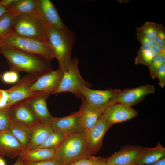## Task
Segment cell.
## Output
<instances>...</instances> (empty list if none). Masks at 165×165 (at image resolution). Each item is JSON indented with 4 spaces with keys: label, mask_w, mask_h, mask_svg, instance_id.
Masks as SVG:
<instances>
[{
    "label": "cell",
    "mask_w": 165,
    "mask_h": 165,
    "mask_svg": "<svg viewBox=\"0 0 165 165\" xmlns=\"http://www.w3.org/2000/svg\"><path fill=\"white\" fill-rule=\"evenodd\" d=\"M0 53L6 58L10 70L18 73L26 72L37 79L53 70L51 62L45 58L9 46L1 44Z\"/></svg>",
    "instance_id": "cell-1"
},
{
    "label": "cell",
    "mask_w": 165,
    "mask_h": 165,
    "mask_svg": "<svg viewBox=\"0 0 165 165\" xmlns=\"http://www.w3.org/2000/svg\"><path fill=\"white\" fill-rule=\"evenodd\" d=\"M75 40V33L68 28L60 29L48 26L45 40L57 60L58 69L62 72L71 63V53Z\"/></svg>",
    "instance_id": "cell-2"
},
{
    "label": "cell",
    "mask_w": 165,
    "mask_h": 165,
    "mask_svg": "<svg viewBox=\"0 0 165 165\" xmlns=\"http://www.w3.org/2000/svg\"><path fill=\"white\" fill-rule=\"evenodd\" d=\"M91 155L82 132L67 136L55 150L53 158L58 165H68Z\"/></svg>",
    "instance_id": "cell-3"
},
{
    "label": "cell",
    "mask_w": 165,
    "mask_h": 165,
    "mask_svg": "<svg viewBox=\"0 0 165 165\" xmlns=\"http://www.w3.org/2000/svg\"><path fill=\"white\" fill-rule=\"evenodd\" d=\"M0 43L42 57L50 62L55 58L51 47L45 40L28 38L9 33L0 37Z\"/></svg>",
    "instance_id": "cell-4"
},
{
    "label": "cell",
    "mask_w": 165,
    "mask_h": 165,
    "mask_svg": "<svg viewBox=\"0 0 165 165\" xmlns=\"http://www.w3.org/2000/svg\"><path fill=\"white\" fill-rule=\"evenodd\" d=\"M48 26L36 16L22 14L17 16L10 33L28 38L45 40Z\"/></svg>",
    "instance_id": "cell-5"
},
{
    "label": "cell",
    "mask_w": 165,
    "mask_h": 165,
    "mask_svg": "<svg viewBox=\"0 0 165 165\" xmlns=\"http://www.w3.org/2000/svg\"><path fill=\"white\" fill-rule=\"evenodd\" d=\"M79 60L72 58L68 68L63 72L62 76L59 86L54 94L70 92L76 97L81 98V91L85 87L90 88L92 86L81 76L78 68Z\"/></svg>",
    "instance_id": "cell-6"
},
{
    "label": "cell",
    "mask_w": 165,
    "mask_h": 165,
    "mask_svg": "<svg viewBox=\"0 0 165 165\" xmlns=\"http://www.w3.org/2000/svg\"><path fill=\"white\" fill-rule=\"evenodd\" d=\"M121 90L109 88L104 90L85 87L81 91L82 97L90 105L102 113L110 105L117 103Z\"/></svg>",
    "instance_id": "cell-7"
},
{
    "label": "cell",
    "mask_w": 165,
    "mask_h": 165,
    "mask_svg": "<svg viewBox=\"0 0 165 165\" xmlns=\"http://www.w3.org/2000/svg\"><path fill=\"white\" fill-rule=\"evenodd\" d=\"M37 79L27 74L19 79L15 85L5 90L7 97V107L20 101L28 98L36 94L30 90V87Z\"/></svg>",
    "instance_id": "cell-8"
},
{
    "label": "cell",
    "mask_w": 165,
    "mask_h": 165,
    "mask_svg": "<svg viewBox=\"0 0 165 165\" xmlns=\"http://www.w3.org/2000/svg\"><path fill=\"white\" fill-rule=\"evenodd\" d=\"M112 125L102 114L94 127L84 133L91 155L97 153L101 148L104 136Z\"/></svg>",
    "instance_id": "cell-9"
},
{
    "label": "cell",
    "mask_w": 165,
    "mask_h": 165,
    "mask_svg": "<svg viewBox=\"0 0 165 165\" xmlns=\"http://www.w3.org/2000/svg\"><path fill=\"white\" fill-rule=\"evenodd\" d=\"M35 16L48 26L60 29L67 28L50 0H38V6Z\"/></svg>",
    "instance_id": "cell-10"
},
{
    "label": "cell",
    "mask_w": 165,
    "mask_h": 165,
    "mask_svg": "<svg viewBox=\"0 0 165 165\" xmlns=\"http://www.w3.org/2000/svg\"><path fill=\"white\" fill-rule=\"evenodd\" d=\"M155 90L154 85L148 84L121 90L117 103L132 107L142 101L146 95L154 93Z\"/></svg>",
    "instance_id": "cell-11"
},
{
    "label": "cell",
    "mask_w": 165,
    "mask_h": 165,
    "mask_svg": "<svg viewBox=\"0 0 165 165\" xmlns=\"http://www.w3.org/2000/svg\"><path fill=\"white\" fill-rule=\"evenodd\" d=\"M11 119L16 122L33 126L39 121L33 112L26 99L13 104L9 108Z\"/></svg>",
    "instance_id": "cell-12"
},
{
    "label": "cell",
    "mask_w": 165,
    "mask_h": 165,
    "mask_svg": "<svg viewBox=\"0 0 165 165\" xmlns=\"http://www.w3.org/2000/svg\"><path fill=\"white\" fill-rule=\"evenodd\" d=\"M50 124L53 130L61 132L67 136L84 131L78 111L65 117H55Z\"/></svg>",
    "instance_id": "cell-13"
},
{
    "label": "cell",
    "mask_w": 165,
    "mask_h": 165,
    "mask_svg": "<svg viewBox=\"0 0 165 165\" xmlns=\"http://www.w3.org/2000/svg\"><path fill=\"white\" fill-rule=\"evenodd\" d=\"M63 72L58 68L38 78L30 87V90L36 93L46 92L54 94L61 80Z\"/></svg>",
    "instance_id": "cell-14"
},
{
    "label": "cell",
    "mask_w": 165,
    "mask_h": 165,
    "mask_svg": "<svg viewBox=\"0 0 165 165\" xmlns=\"http://www.w3.org/2000/svg\"><path fill=\"white\" fill-rule=\"evenodd\" d=\"M51 94L48 92H38L27 99L30 106L39 121L50 124L55 117L50 113L47 105V100Z\"/></svg>",
    "instance_id": "cell-15"
},
{
    "label": "cell",
    "mask_w": 165,
    "mask_h": 165,
    "mask_svg": "<svg viewBox=\"0 0 165 165\" xmlns=\"http://www.w3.org/2000/svg\"><path fill=\"white\" fill-rule=\"evenodd\" d=\"M103 115L113 125L129 120L137 116L138 113L132 107L117 103L108 107Z\"/></svg>",
    "instance_id": "cell-16"
},
{
    "label": "cell",
    "mask_w": 165,
    "mask_h": 165,
    "mask_svg": "<svg viewBox=\"0 0 165 165\" xmlns=\"http://www.w3.org/2000/svg\"><path fill=\"white\" fill-rule=\"evenodd\" d=\"M142 147L127 145L106 158L108 165H134Z\"/></svg>",
    "instance_id": "cell-17"
},
{
    "label": "cell",
    "mask_w": 165,
    "mask_h": 165,
    "mask_svg": "<svg viewBox=\"0 0 165 165\" xmlns=\"http://www.w3.org/2000/svg\"><path fill=\"white\" fill-rule=\"evenodd\" d=\"M21 144L9 130L0 132V155L14 159L23 149Z\"/></svg>",
    "instance_id": "cell-18"
},
{
    "label": "cell",
    "mask_w": 165,
    "mask_h": 165,
    "mask_svg": "<svg viewBox=\"0 0 165 165\" xmlns=\"http://www.w3.org/2000/svg\"><path fill=\"white\" fill-rule=\"evenodd\" d=\"M81 100V106L78 111L84 132L86 133L94 127L103 113L89 105L83 98Z\"/></svg>",
    "instance_id": "cell-19"
},
{
    "label": "cell",
    "mask_w": 165,
    "mask_h": 165,
    "mask_svg": "<svg viewBox=\"0 0 165 165\" xmlns=\"http://www.w3.org/2000/svg\"><path fill=\"white\" fill-rule=\"evenodd\" d=\"M165 157V148L159 142L154 147H142L135 160L136 165H148Z\"/></svg>",
    "instance_id": "cell-20"
},
{
    "label": "cell",
    "mask_w": 165,
    "mask_h": 165,
    "mask_svg": "<svg viewBox=\"0 0 165 165\" xmlns=\"http://www.w3.org/2000/svg\"><path fill=\"white\" fill-rule=\"evenodd\" d=\"M53 130L50 124L39 122L35 124L33 127L29 145L26 149L32 150L37 149Z\"/></svg>",
    "instance_id": "cell-21"
},
{
    "label": "cell",
    "mask_w": 165,
    "mask_h": 165,
    "mask_svg": "<svg viewBox=\"0 0 165 165\" xmlns=\"http://www.w3.org/2000/svg\"><path fill=\"white\" fill-rule=\"evenodd\" d=\"M33 126L26 125L11 120L9 130L19 141L24 149H27L29 145Z\"/></svg>",
    "instance_id": "cell-22"
},
{
    "label": "cell",
    "mask_w": 165,
    "mask_h": 165,
    "mask_svg": "<svg viewBox=\"0 0 165 165\" xmlns=\"http://www.w3.org/2000/svg\"><path fill=\"white\" fill-rule=\"evenodd\" d=\"M55 151V150L45 149H23L20 156L23 162H38L53 158Z\"/></svg>",
    "instance_id": "cell-23"
},
{
    "label": "cell",
    "mask_w": 165,
    "mask_h": 165,
    "mask_svg": "<svg viewBox=\"0 0 165 165\" xmlns=\"http://www.w3.org/2000/svg\"><path fill=\"white\" fill-rule=\"evenodd\" d=\"M38 0H15L7 8L17 16L24 14L35 15Z\"/></svg>",
    "instance_id": "cell-24"
},
{
    "label": "cell",
    "mask_w": 165,
    "mask_h": 165,
    "mask_svg": "<svg viewBox=\"0 0 165 165\" xmlns=\"http://www.w3.org/2000/svg\"><path fill=\"white\" fill-rule=\"evenodd\" d=\"M67 136L61 132L53 130L47 135L41 145L37 149L56 150Z\"/></svg>",
    "instance_id": "cell-25"
},
{
    "label": "cell",
    "mask_w": 165,
    "mask_h": 165,
    "mask_svg": "<svg viewBox=\"0 0 165 165\" xmlns=\"http://www.w3.org/2000/svg\"><path fill=\"white\" fill-rule=\"evenodd\" d=\"M156 54L155 51L151 46L141 45L137 52V55L135 60V64L148 66Z\"/></svg>",
    "instance_id": "cell-26"
},
{
    "label": "cell",
    "mask_w": 165,
    "mask_h": 165,
    "mask_svg": "<svg viewBox=\"0 0 165 165\" xmlns=\"http://www.w3.org/2000/svg\"><path fill=\"white\" fill-rule=\"evenodd\" d=\"M17 16L10 11L0 16V37L11 32Z\"/></svg>",
    "instance_id": "cell-27"
},
{
    "label": "cell",
    "mask_w": 165,
    "mask_h": 165,
    "mask_svg": "<svg viewBox=\"0 0 165 165\" xmlns=\"http://www.w3.org/2000/svg\"><path fill=\"white\" fill-rule=\"evenodd\" d=\"M68 165H108L106 158L90 156Z\"/></svg>",
    "instance_id": "cell-28"
},
{
    "label": "cell",
    "mask_w": 165,
    "mask_h": 165,
    "mask_svg": "<svg viewBox=\"0 0 165 165\" xmlns=\"http://www.w3.org/2000/svg\"><path fill=\"white\" fill-rule=\"evenodd\" d=\"M165 63V52L156 54L153 58L148 67L150 75L153 79L156 78L157 72L160 67Z\"/></svg>",
    "instance_id": "cell-29"
},
{
    "label": "cell",
    "mask_w": 165,
    "mask_h": 165,
    "mask_svg": "<svg viewBox=\"0 0 165 165\" xmlns=\"http://www.w3.org/2000/svg\"><path fill=\"white\" fill-rule=\"evenodd\" d=\"M136 30L140 32L148 38L153 39L157 34V23L147 22L140 27L137 28Z\"/></svg>",
    "instance_id": "cell-30"
},
{
    "label": "cell",
    "mask_w": 165,
    "mask_h": 165,
    "mask_svg": "<svg viewBox=\"0 0 165 165\" xmlns=\"http://www.w3.org/2000/svg\"><path fill=\"white\" fill-rule=\"evenodd\" d=\"M9 108L7 107L0 108V132L9 130L11 121Z\"/></svg>",
    "instance_id": "cell-31"
},
{
    "label": "cell",
    "mask_w": 165,
    "mask_h": 165,
    "mask_svg": "<svg viewBox=\"0 0 165 165\" xmlns=\"http://www.w3.org/2000/svg\"><path fill=\"white\" fill-rule=\"evenodd\" d=\"M1 80L6 84H16L19 80V75L18 72L10 70L4 72L1 75Z\"/></svg>",
    "instance_id": "cell-32"
},
{
    "label": "cell",
    "mask_w": 165,
    "mask_h": 165,
    "mask_svg": "<svg viewBox=\"0 0 165 165\" xmlns=\"http://www.w3.org/2000/svg\"><path fill=\"white\" fill-rule=\"evenodd\" d=\"M136 31L137 38L142 46L151 47L155 44L153 39L148 38L137 30Z\"/></svg>",
    "instance_id": "cell-33"
},
{
    "label": "cell",
    "mask_w": 165,
    "mask_h": 165,
    "mask_svg": "<svg viewBox=\"0 0 165 165\" xmlns=\"http://www.w3.org/2000/svg\"><path fill=\"white\" fill-rule=\"evenodd\" d=\"M159 81V85L162 88L165 86V63L163 64L158 69L156 75Z\"/></svg>",
    "instance_id": "cell-34"
},
{
    "label": "cell",
    "mask_w": 165,
    "mask_h": 165,
    "mask_svg": "<svg viewBox=\"0 0 165 165\" xmlns=\"http://www.w3.org/2000/svg\"><path fill=\"white\" fill-rule=\"evenodd\" d=\"M23 162L24 165H58L53 158L38 162Z\"/></svg>",
    "instance_id": "cell-35"
},
{
    "label": "cell",
    "mask_w": 165,
    "mask_h": 165,
    "mask_svg": "<svg viewBox=\"0 0 165 165\" xmlns=\"http://www.w3.org/2000/svg\"><path fill=\"white\" fill-rule=\"evenodd\" d=\"M157 54L165 52V46H162L156 44L151 46Z\"/></svg>",
    "instance_id": "cell-36"
},
{
    "label": "cell",
    "mask_w": 165,
    "mask_h": 165,
    "mask_svg": "<svg viewBox=\"0 0 165 165\" xmlns=\"http://www.w3.org/2000/svg\"><path fill=\"white\" fill-rule=\"evenodd\" d=\"M15 0H0V6L7 7L13 3Z\"/></svg>",
    "instance_id": "cell-37"
},
{
    "label": "cell",
    "mask_w": 165,
    "mask_h": 165,
    "mask_svg": "<svg viewBox=\"0 0 165 165\" xmlns=\"http://www.w3.org/2000/svg\"><path fill=\"white\" fill-rule=\"evenodd\" d=\"M148 165H165V157Z\"/></svg>",
    "instance_id": "cell-38"
},
{
    "label": "cell",
    "mask_w": 165,
    "mask_h": 165,
    "mask_svg": "<svg viewBox=\"0 0 165 165\" xmlns=\"http://www.w3.org/2000/svg\"><path fill=\"white\" fill-rule=\"evenodd\" d=\"M9 11L7 7L0 6V16Z\"/></svg>",
    "instance_id": "cell-39"
},
{
    "label": "cell",
    "mask_w": 165,
    "mask_h": 165,
    "mask_svg": "<svg viewBox=\"0 0 165 165\" xmlns=\"http://www.w3.org/2000/svg\"><path fill=\"white\" fill-rule=\"evenodd\" d=\"M12 165H24V162L20 156L18 157L15 162Z\"/></svg>",
    "instance_id": "cell-40"
},
{
    "label": "cell",
    "mask_w": 165,
    "mask_h": 165,
    "mask_svg": "<svg viewBox=\"0 0 165 165\" xmlns=\"http://www.w3.org/2000/svg\"><path fill=\"white\" fill-rule=\"evenodd\" d=\"M0 165H6L5 160L1 156H0Z\"/></svg>",
    "instance_id": "cell-41"
},
{
    "label": "cell",
    "mask_w": 165,
    "mask_h": 165,
    "mask_svg": "<svg viewBox=\"0 0 165 165\" xmlns=\"http://www.w3.org/2000/svg\"><path fill=\"white\" fill-rule=\"evenodd\" d=\"M1 79V75L0 74V81Z\"/></svg>",
    "instance_id": "cell-42"
},
{
    "label": "cell",
    "mask_w": 165,
    "mask_h": 165,
    "mask_svg": "<svg viewBox=\"0 0 165 165\" xmlns=\"http://www.w3.org/2000/svg\"><path fill=\"white\" fill-rule=\"evenodd\" d=\"M0 46H1V44L0 43Z\"/></svg>",
    "instance_id": "cell-43"
},
{
    "label": "cell",
    "mask_w": 165,
    "mask_h": 165,
    "mask_svg": "<svg viewBox=\"0 0 165 165\" xmlns=\"http://www.w3.org/2000/svg\"><path fill=\"white\" fill-rule=\"evenodd\" d=\"M134 165H136V164H134Z\"/></svg>",
    "instance_id": "cell-44"
},
{
    "label": "cell",
    "mask_w": 165,
    "mask_h": 165,
    "mask_svg": "<svg viewBox=\"0 0 165 165\" xmlns=\"http://www.w3.org/2000/svg\"></svg>",
    "instance_id": "cell-45"
}]
</instances>
